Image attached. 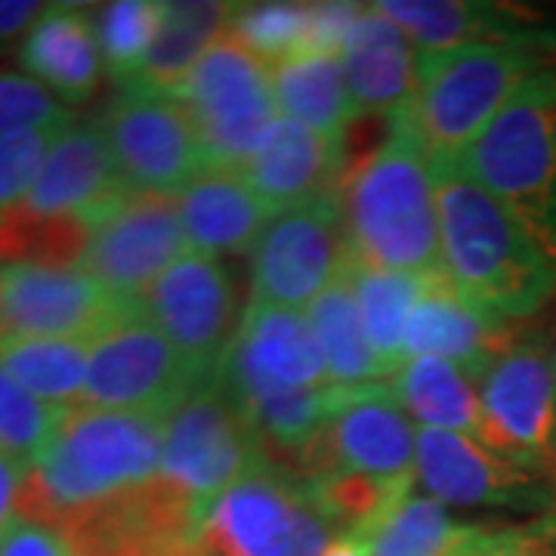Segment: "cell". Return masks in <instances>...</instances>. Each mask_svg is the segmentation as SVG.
Segmentation results:
<instances>
[{
  "label": "cell",
  "mask_w": 556,
  "mask_h": 556,
  "mask_svg": "<svg viewBox=\"0 0 556 556\" xmlns=\"http://www.w3.org/2000/svg\"><path fill=\"white\" fill-rule=\"evenodd\" d=\"M393 393L420 430L482 437L479 380L445 358H412L393 375Z\"/></svg>",
  "instance_id": "28"
},
{
  "label": "cell",
  "mask_w": 556,
  "mask_h": 556,
  "mask_svg": "<svg viewBox=\"0 0 556 556\" xmlns=\"http://www.w3.org/2000/svg\"><path fill=\"white\" fill-rule=\"evenodd\" d=\"M137 306L199 378L217 375L241 321L236 281L219 257L201 251L182 254Z\"/></svg>",
  "instance_id": "15"
},
{
  "label": "cell",
  "mask_w": 556,
  "mask_h": 556,
  "mask_svg": "<svg viewBox=\"0 0 556 556\" xmlns=\"http://www.w3.org/2000/svg\"><path fill=\"white\" fill-rule=\"evenodd\" d=\"M189 251L177 199L127 192L100 217L80 269L97 278L112 298L137 306L139 298Z\"/></svg>",
  "instance_id": "17"
},
{
  "label": "cell",
  "mask_w": 556,
  "mask_h": 556,
  "mask_svg": "<svg viewBox=\"0 0 556 556\" xmlns=\"http://www.w3.org/2000/svg\"><path fill=\"white\" fill-rule=\"evenodd\" d=\"M350 278H353L365 338L371 343L387 378H393L408 362L405 353L408 321L430 285V276H405V273H387L356 263L350 269Z\"/></svg>",
  "instance_id": "29"
},
{
  "label": "cell",
  "mask_w": 556,
  "mask_h": 556,
  "mask_svg": "<svg viewBox=\"0 0 556 556\" xmlns=\"http://www.w3.org/2000/svg\"><path fill=\"white\" fill-rule=\"evenodd\" d=\"M556 547V514L529 526H479L452 556H541Z\"/></svg>",
  "instance_id": "39"
},
{
  "label": "cell",
  "mask_w": 556,
  "mask_h": 556,
  "mask_svg": "<svg viewBox=\"0 0 556 556\" xmlns=\"http://www.w3.org/2000/svg\"><path fill=\"white\" fill-rule=\"evenodd\" d=\"M100 124L130 192L177 199L204 170L195 127L177 97L124 90Z\"/></svg>",
  "instance_id": "18"
},
{
  "label": "cell",
  "mask_w": 556,
  "mask_h": 556,
  "mask_svg": "<svg viewBox=\"0 0 556 556\" xmlns=\"http://www.w3.org/2000/svg\"><path fill=\"white\" fill-rule=\"evenodd\" d=\"M177 100L195 127L204 170H241L281 118L273 68L229 35L207 50Z\"/></svg>",
  "instance_id": "8"
},
{
  "label": "cell",
  "mask_w": 556,
  "mask_h": 556,
  "mask_svg": "<svg viewBox=\"0 0 556 556\" xmlns=\"http://www.w3.org/2000/svg\"><path fill=\"white\" fill-rule=\"evenodd\" d=\"M65 408L47 405L31 396L20 380L10 378L0 365V452L22 460L25 467L35 464L43 445L56 433Z\"/></svg>",
  "instance_id": "36"
},
{
  "label": "cell",
  "mask_w": 556,
  "mask_h": 556,
  "mask_svg": "<svg viewBox=\"0 0 556 556\" xmlns=\"http://www.w3.org/2000/svg\"><path fill=\"white\" fill-rule=\"evenodd\" d=\"M318 556H371V538H338V541H331Z\"/></svg>",
  "instance_id": "43"
},
{
  "label": "cell",
  "mask_w": 556,
  "mask_h": 556,
  "mask_svg": "<svg viewBox=\"0 0 556 556\" xmlns=\"http://www.w3.org/2000/svg\"><path fill=\"white\" fill-rule=\"evenodd\" d=\"M541 556H556V547H554V551H547V554H541Z\"/></svg>",
  "instance_id": "45"
},
{
  "label": "cell",
  "mask_w": 556,
  "mask_h": 556,
  "mask_svg": "<svg viewBox=\"0 0 556 556\" xmlns=\"http://www.w3.org/2000/svg\"><path fill=\"white\" fill-rule=\"evenodd\" d=\"M417 430L390 383L338 390L334 412L298 457L303 479L362 473L375 479H415Z\"/></svg>",
  "instance_id": "11"
},
{
  "label": "cell",
  "mask_w": 556,
  "mask_h": 556,
  "mask_svg": "<svg viewBox=\"0 0 556 556\" xmlns=\"http://www.w3.org/2000/svg\"><path fill=\"white\" fill-rule=\"evenodd\" d=\"M93 229L87 217H35L16 207L0 217V263L80 266Z\"/></svg>",
  "instance_id": "33"
},
{
  "label": "cell",
  "mask_w": 556,
  "mask_h": 556,
  "mask_svg": "<svg viewBox=\"0 0 556 556\" xmlns=\"http://www.w3.org/2000/svg\"><path fill=\"white\" fill-rule=\"evenodd\" d=\"M217 375L239 405L334 387L309 316L257 300L244 306Z\"/></svg>",
  "instance_id": "14"
},
{
  "label": "cell",
  "mask_w": 556,
  "mask_h": 556,
  "mask_svg": "<svg viewBox=\"0 0 556 556\" xmlns=\"http://www.w3.org/2000/svg\"><path fill=\"white\" fill-rule=\"evenodd\" d=\"M28 473V467L0 452V535L13 526V519H20L16 507H20V489L22 479Z\"/></svg>",
  "instance_id": "42"
},
{
  "label": "cell",
  "mask_w": 556,
  "mask_h": 556,
  "mask_svg": "<svg viewBox=\"0 0 556 556\" xmlns=\"http://www.w3.org/2000/svg\"><path fill=\"white\" fill-rule=\"evenodd\" d=\"M514 325L477 309L457 294L445 273L430 276L424 298L412 313L405 353L412 358H445L460 365L467 375L482 380L510 340Z\"/></svg>",
  "instance_id": "22"
},
{
  "label": "cell",
  "mask_w": 556,
  "mask_h": 556,
  "mask_svg": "<svg viewBox=\"0 0 556 556\" xmlns=\"http://www.w3.org/2000/svg\"><path fill=\"white\" fill-rule=\"evenodd\" d=\"M340 207L358 266L405 276L445 273L433 159L412 105L387 118L378 149L343 179Z\"/></svg>",
  "instance_id": "3"
},
{
  "label": "cell",
  "mask_w": 556,
  "mask_h": 556,
  "mask_svg": "<svg viewBox=\"0 0 556 556\" xmlns=\"http://www.w3.org/2000/svg\"><path fill=\"white\" fill-rule=\"evenodd\" d=\"M415 482L445 507H495L535 519L556 514L554 477L460 433L417 430Z\"/></svg>",
  "instance_id": "13"
},
{
  "label": "cell",
  "mask_w": 556,
  "mask_h": 556,
  "mask_svg": "<svg viewBox=\"0 0 556 556\" xmlns=\"http://www.w3.org/2000/svg\"><path fill=\"white\" fill-rule=\"evenodd\" d=\"M273 68V87L281 115L321 137L346 139L358 118L356 102L334 53H298Z\"/></svg>",
  "instance_id": "27"
},
{
  "label": "cell",
  "mask_w": 556,
  "mask_h": 556,
  "mask_svg": "<svg viewBox=\"0 0 556 556\" xmlns=\"http://www.w3.org/2000/svg\"><path fill=\"white\" fill-rule=\"evenodd\" d=\"M313 3H239L229 22V38L266 65L291 60L309 43Z\"/></svg>",
  "instance_id": "35"
},
{
  "label": "cell",
  "mask_w": 556,
  "mask_h": 556,
  "mask_svg": "<svg viewBox=\"0 0 556 556\" xmlns=\"http://www.w3.org/2000/svg\"><path fill=\"white\" fill-rule=\"evenodd\" d=\"M241 177L273 214L338 195L346 177V139L321 137L281 115L241 167Z\"/></svg>",
  "instance_id": "20"
},
{
  "label": "cell",
  "mask_w": 556,
  "mask_h": 556,
  "mask_svg": "<svg viewBox=\"0 0 556 556\" xmlns=\"http://www.w3.org/2000/svg\"><path fill=\"white\" fill-rule=\"evenodd\" d=\"M442 269L460 298L507 325L538 316L556 294V266L514 211L457 161L433 164Z\"/></svg>",
  "instance_id": "2"
},
{
  "label": "cell",
  "mask_w": 556,
  "mask_h": 556,
  "mask_svg": "<svg viewBox=\"0 0 556 556\" xmlns=\"http://www.w3.org/2000/svg\"><path fill=\"white\" fill-rule=\"evenodd\" d=\"M0 365L40 402L75 408L90 368V340H0Z\"/></svg>",
  "instance_id": "31"
},
{
  "label": "cell",
  "mask_w": 556,
  "mask_h": 556,
  "mask_svg": "<svg viewBox=\"0 0 556 556\" xmlns=\"http://www.w3.org/2000/svg\"><path fill=\"white\" fill-rule=\"evenodd\" d=\"M554 375H556V340H554Z\"/></svg>",
  "instance_id": "44"
},
{
  "label": "cell",
  "mask_w": 556,
  "mask_h": 556,
  "mask_svg": "<svg viewBox=\"0 0 556 556\" xmlns=\"http://www.w3.org/2000/svg\"><path fill=\"white\" fill-rule=\"evenodd\" d=\"M47 13V3L31 0H0V53L13 43L25 40V35L35 28V22Z\"/></svg>",
  "instance_id": "41"
},
{
  "label": "cell",
  "mask_w": 556,
  "mask_h": 556,
  "mask_svg": "<svg viewBox=\"0 0 556 556\" xmlns=\"http://www.w3.org/2000/svg\"><path fill=\"white\" fill-rule=\"evenodd\" d=\"M127 192L102 124L72 121L60 130L20 211L35 217H87L100 223Z\"/></svg>",
  "instance_id": "19"
},
{
  "label": "cell",
  "mask_w": 556,
  "mask_h": 556,
  "mask_svg": "<svg viewBox=\"0 0 556 556\" xmlns=\"http://www.w3.org/2000/svg\"><path fill=\"white\" fill-rule=\"evenodd\" d=\"M236 7L239 3H223V0L164 3L159 35L137 65V72L124 80V90L177 97L179 87L195 72V65L207 56V50L229 35Z\"/></svg>",
  "instance_id": "26"
},
{
  "label": "cell",
  "mask_w": 556,
  "mask_h": 556,
  "mask_svg": "<svg viewBox=\"0 0 556 556\" xmlns=\"http://www.w3.org/2000/svg\"><path fill=\"white\" fill-rule=\"evenodd\" d=\"M263 460V448L232 393L219 375H207L164 417V448L155 479L204 514Z\"/></svg>",
  "instance_id": "7"
},
{
  "label": "cell",
  "mask_w": 556,
  "mask_h": 556,
  "mask_svg": "<svg viewBox=\"0 0 556 556\" xmlns=\"http://www.w3.org/2000/svg\"><path fill=\"white\" fill-rule=\"evenodd\" d=\"M482 437L497 455L556 479L554 338L544 328L517 331L479 380Z\"/></svg>",
  "instance_id": "9"
},
{
  "label": "cell",
  "mask_w": 556,
  "mask_h": 556,
  "mask_svg": "<svg viewBox=\"0 0 556 556\" xmlns=\"http://www.w3.org/2000/svg\"><path fill=\"white\" fill-rule=\"evenodd\" d=\"M199 380L177 346L134 306L90 340V368L78 405L170 415Z\"/></svg>",
  "instance_id": "12"
},
{
  "label": "cell",
  "mask_w": 556,
  "mask_h": 556,
  "mask_svg": "<svg viewBox=\"0 0 556 556\" xmlns=\"http://www.w3.org/2000/svg\"><path fill=\"white\" fill-rule=\"evenodd\" d=\"M164 417L90 405L65 408L56 433L22 479L20 519L65 538L109 501L159 477Z\"/></svg>",
  "instance_id": "1"
},
{
  "label": "cell",
  "mask_w": 556,
  "mask_h": 556,
  "mask_svg": "<svg viewBox=\"0 0 556 556\" xmlns=\"http://www.w3.org/2000/svg\"><path fill=\"white\" fill-rule=\"evenodd\" d=\"M105 68L124 84L149 53L164 20L161 0H115L90 7Z\"/></svg>",
  "instance_id": "34"
},
{
  "label": "cell",
  "mask_w": 556,
  "mask_h": 556,
  "mask_svg": "<svg viewBox=\"0 0 556 556\" xmlns=\"http://www.w3.org/2000/svg\"><path fill=\"white\" fill-rule=\"evenodd\" d=\"M306 316L316 328V338L321 343V353H325V365H328V378L334 387L350 390V387L380 383L387 378L371 343L365 338L353 278L343 276L338 285H331L306 309Z\"/></svg>",
  "instance_id": "30"
},
{
  "label": "cell",
  "mask_w": 556,
  "mask_h": 556,
  "mask_svg": "<svg viewBox=\"0 0 556 556\" xmlns=\"http://www.w3.org/2000/svg\"><path fill=\"white\" fill-rule=\"evenodd\" d=\"M130 309L80 266L0 263V340H93Z\"/></svg>",
  "instance_id": "16"
},
{
  "label": "cell",
  "mask_w": 556,
  "mask_h": 556,
  "mask_svg": "<svg viewBox=\"0 0 556 556\" xmlns=\"http://www.w3.org/2000/svg\"><path fill=\"white\" fill-rule=\"evenodd\" d=\"M353 263L340 192L278 211L251 251V300L306 313Z\"/></svg>",
  "instance_id": "10"
},
{
  "label": "cell",
  "mask_w": 556,
  "mask_h": 556,
  "mask_svg": "<svg viewBox=\"0 0 556 556\" xmlns=\"http://www.w3.org/2000/svg\"><path fill=\"white\" fill-rule=\"evenodd\" d=\"M554 62V47L492 40L420 53L412 115L433 164L460 159L504 105Z\"/></svg>",
  "instance_id": "4"
},
{
  "label": "cell",
  "mask_w": 556,
  "mask_h": 556,
  "mask_svg": "<svg viewBox=\"0 0 556 556\" xmlns=\"http://www.w3.org/2000/svg\"><path fill=\"white\" fill-rule=\"evenodd\" d=\"M0 556H72V551L60 532L28 519H13L0 535Z\"/></svg>",
  "instance_id": "40"
},
{
  "label": "cell",
  "mask_w": 556,
  "mask_h": 556,
  "mask_svg": "<svg viewBox=\"0 0 556 556\" xmlns=\"http://www.w3.org/2000/svg\"><path fill=\"white\" fill-rule=\"evenodd\" d=\"M457 164L514 211L556 266V62L504 105Z\"/></svg>",
  "instance_id": "5"
},
{
  "label": "cell",
  "mask_w": 556,
  "mask_h": 556,
  "mask_svg": "<svg viewBox=\"0 0 556 556\" xmlns=\"http://www.w3.org/2000/svg\"><path fill=\"white\" fill-rule=\"evenodd\" d=\"M72 115L40 80L25 72H0V137L38 130V127H62L72 124Z\"/></svg>",
  "instance_id": "38"
},
{
  "label": "cell",
  "mask_w": 556,
  "mask_h": 556,
  "mask_svg": "<svg viewBox=\"0 0 556 556\" xmlns=\"http://www.w3.org/2000/svg\"><path fill=\"white\" fill-rule=\"evenodd\" d=\"M383 16L396 22L420 53L464 43H541L556 50V28L541 13L507 3L470 0H383Z\"/></svg>",
  "instance_id": "21"
},
{
  "label": "cell",
  "mask_w": 556,
  "mask_h": 556,
  "mask_svg": "<svg viewBox=\"0 0 556 556\" xmlns=\"http://www.w3.org/2000/svg\"><path fill=\"white\" fill-rule=\"evenodd\" d=\"M20 62L25 75L40 80L68 105L90 100L105 65L90 7L47 3V13L22 40Z\"/></svg>",
  "instance_id": "24"
},
{
  "label": "cell",
  "mask_w": 556,
  "mask_h": 556,
  "mask_svg": "<svg viewBox=\"0 0 556 556\" xmlns=\"http://www.w3.org/2000/svg\"><path fill=\"white\" fill-rule=\"evenodd\" d=\"M417 50L412 38L378 3H365L340 47V65L350 84L358 115L393 118L408 109L417 93Z\"/></svg>",
  "instance_id": "23"
},
{
  "label": "cell",
  "mask_w": 556,
  "mask_h": 556,
  "mask_svg": "<svg viewBox=\"0 0 556 556\" xmlns=\"http://www.w3.org/2000/svg\"><path fill=\"white\" fill-rule=\"evenodd\" d=\"M477 529L433 497L412 495L371 535V556H452Z\"/></svg>",
  "instance_id": "32"
},
{
  "label": "cell",
  "mask_w": 556,
  "mask_h": 556,
  "mask_svg": "<svg viewBox=\"0 0 556 556\" xmlns=\"http://www.w3.org/2000/svg\"><path fill=\"white\" fill-rule=\"evenodd\" d=\"M62 127H38L0 137V217L28 199Z\"/></svg>",
  "instance_id": "37"
},
{
  "label": "cell",
  "mask_w": 556,
  "mask_h": 556,
  "mask_svg": "<svg viewBox=\"0 0 556 556\" xmlns=\"http://www.w3.org/2000/svg\"><path fill=\"white\" fill-rule=\"evenodd\" d=\"M179 219L192 251L236 257L254 251L273 211L244 182L241 170H201L177 195Z\"/></svg>",
  "instance_id": "25"
},
{
  "label": "cell",
  "mask_w": 556,
  "mask_h": 556,
  "mask_svg": "<svg viewBox=\"0 0 556 556\" xmlns=\"http://www.w3.org/2000/svg\"><path fill=\"white\" fill-rule=\"evenodd\" d=\"M338 541L309 482L263 460L201 514L195 556H318Z\"/></svg>",
  "instance_id": "6"
}]
</instances>
